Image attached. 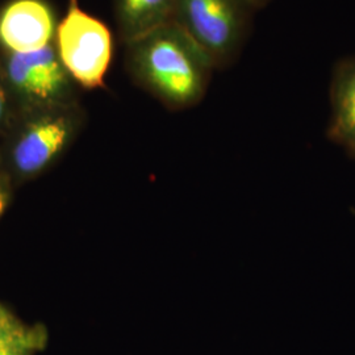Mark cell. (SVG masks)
Listing matches in <instances>:
<instances>
[{
  "label": "cell",
  "instance_id": "cell-7",
  "mask_svg": "<svg viewBox=\"0 0 355 355\" xmlns=\"http://www.w3.org/2000/svg\"><path fill=\"white\" fill-rule=\"evenodd\" d=\"M328 139L355 158V55L338 61L330 80Z\"/></svg>",
  "mask_w": 355,
  "mask_h": 355
},
{
  "label": "cell",
  "instance_id": "cell-10",
  "mask_svg": "<svg viewBox=\"0 0 355 355\" xmlns=\"http://www.w3.org/2000/svg\"><path fill=\"white\" fill-rule=\"evenodd\" d=\"M11 99L12 95L0 78V128L4 127L11 117Z\"/></svg>",
  "mask_w": 355,
  "mask_h": 355
},
{
  "label": "cell",
  "instance_id": "cell-12",
  "mask_svg": "<svg viewBox=\"0 0 355 355\" xmlns=\"http://www.w3.org/2000/svg\"><path fill=\"white\" fill-rule=\"evenodd\" d=\"M249 1L255 10H259V8H263L265 6H267L270 0H249Z\"/></svg>",
  "mask_w": 355,
  "mask_h": 355
},
{
  "label": "cell",
  "instance_id": "cell-11",
  "mask_svg": "<svg viewBox=\"0 0 355 355\" xmlns=\"http://www.w3.org/2000/svg\"><path fill=\"white\" fill-rule=\"evenodd\" d=\"M10 202V190H8V184L6 182V179L0 178V216L4 212L6 207L8 205Z\"/></svg>",
  "mask_w": 355,
  "mask_h": 355
},
{
  "label": "cell",
  "instance_id": "cell-9",
  "mask_svg": "<svg viewBox=\"0 0 355 355\" xmlns=\"http://www.w3.org/2000/svg\"><path fill=\"white\" fill-rule=\"evenodd\" d=\"M48 343V330L36 324L21 331L0 330V355H37Z\"/></svg>",
  "mask_w": 355,
  "mask_h": 355
},
{
  "label": "cell",
  "instance_id": "cell-8",
  "mask_svg": "<svg viewBox=\"0 0 355 355\" xmlns=\"http://www.w3.org/2000/svg\"><path fill=\"white\" fill-rule=\"evenodd\" d=\"M175 0H114V19L123 42L130 44L173 23Z\"/></svg>",
  "mask_w": 355,
  "mask_h": 355
},
{
  "label": "cell",
  "instance_id": "cell-4",
  "mask_svg": "<svg viewBox=\"0 0 355 355\" xmlns=\"http://www.w3.org/2000/svg\"><path fill=\"white\" fill-rule=\"evenodd\" d=\"M0 78L13 99L29 111L64 105L73 92L54 44L31 53L7 51L0 61Z\"/></svg>",
  "mask_w": 355,
  "mask_h": 355
},
{
  "label": "cell",
  "instance_id": "cell-1",
  "mask_svg": "<svg viewBox=\"0 0 355 355\" xmlns=\"http://www.w3.org/2000/svg\"><path fill=\"white\" fill-rule=\"evenodd\" d=\"M133 80L171 111L202 102L215 66L177 24L161 26L127 45Z\"/></svg>",
  "mask_w": 355,
  "mask_h": 355
},
{
  "label": "cell",
  "instance_id": "cell-6",
  "mask_svg": "<svg viewBox=\"0 0 355 355\" xmlns=\"http://www.w3.org/2000/svg\"><path fill=\"white\" fill-rule=\"evenodd\" d=\"M55 19L44 0H12L0 11V45L6 51L31 53L51 44Z\"/></svg>",
  "mask_w": 355,
  "mask_h": 355
},
{
  "label": "cell",
  "instance_id": "cell-3",
  "mask_svg": "<svg viewBox=\"0 0 355 355\" xmlns=\"http://www.w3.org/2000/svg\"><path fill=\"white\" fill-rule=\"evenodd\" d=\"M55 49L67 73L87 89L104 86L114 53L110 28L69 0L67 12L55 31Z\"/></svg>",
  "mask_w": 355,
  "mask_h": 355
},
{
  "label": "cell",
  "instance_id": "cell-5",
  "mask_svg": "<svg viewBox=\"0 0 355 355\" xmlns=\"http://www.w3.org/2000/svg\"><path fill=\"white\" fill-rule=\"evenodd\" d=\"M76 117L66 105L31 111L8 148V165L19 178L35 177L61 155L73 139Z\"/></svg>",
  "mask_w": 355,
  "mask_h": 355
},
{
  "label": "cell",
  "instance_id": "cell-2",
  "mask_svg": "<svg viewBox=\"0 0 355 355\" xmlns=\"http://www.w3.org/2000/svg\"><path fill=\"white\" fill-rule=\"evenodd\" d=\"M249 0H175L173 23L208 55L215 69L236 62L250 33Z\"/></svg>",
  "mask_w": 355,
  "mask_h": 355
}]
</instances>
